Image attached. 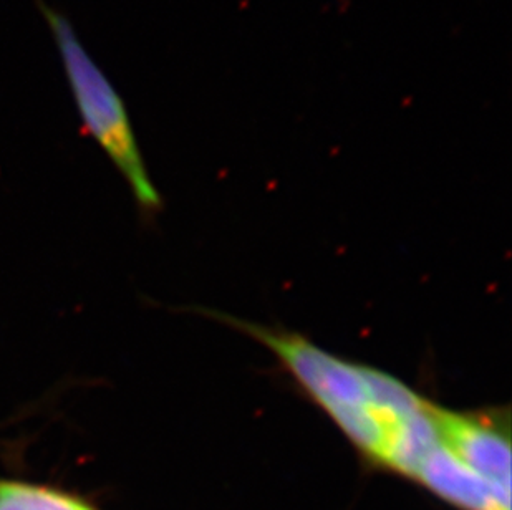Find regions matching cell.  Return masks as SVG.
Segmentation results:
<instances>
[{"instance_id": "277c9868", "label": "cell", "mask_w": 512, "mask_h": 510, "mask_svg": "<svg viewBox=\"0 0 512 510\" xmlns=\"http://www.w3.org/2000/svg\"><path fill=\"white\" fill-rule=\"evenodd\" d=\"M416 481L464 510H511V491L476 474L441 443L421 467Z\"/></svg>"}, {"instance_id": "3957f363", "label": "cell", "mask_w": 512, "mask_h": 510, "mask_svg": "<svg viewBox=\"0 0 512 510\" xmlns=\"http://www.w3.org/2000/svg\"><path fill=\"white\" fill-rule=\"evenodd\" d=\"M441 443L493 486L511 491L509 418L496 413H463L433 403Z\"/></svg>"}, {"instance_id": "6da1fadb", "label": "cell", "mask_w": 512, "mask_h": 510, "mask_svg": "<svg viewBox=\"0 0 512 510\" xmlns=\"http://www.w3.org/2000/svg\"><path fill=\"white\" fill-rule=\"evenodd\" d=\"M218 318L269 348L310 400L373 462L413 477L438 443L433 403L395 376L335 357L297 333Z\"/></svg>"}, {"instance_id": "7a4b0ae2", "label": "cell", "mask_w": 512, "mask_h": 510, "mask_svg": "<svg viewBox=\"0 0 512 510\" xmlns=\"http://www.w3.org/2000/svg\"><path fill=\"white\" fill-rule=\"evenodd\" d=\"M39 7L54 35L83 125L125 176L136 201L146 209L160 207V194L146 171L125 103L92 55L83 49L70 20L44 0H39Z\"/></svg>"}, {"instance_id": "5b68a950", "label": "cell", "mask_w": 512, "mask_h": 510, "mask_svg": "<svg viewBox=\"0 0 512 510\" xmlns=\"http://www.w3.org/2000/svg\"><path fill=\"white\" fill-rule=\"evenodd\" d=\"M0 510H93L75 497L25 482H0Z\"/></svg>"}]
</instances>
